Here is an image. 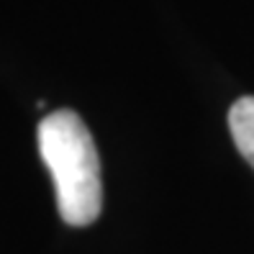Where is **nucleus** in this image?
I'll return each instance as SVG.
<instances>
[{"mask_svg":"<svg viewBox=\"0 0 254 254\" xmlns=\"http://www.w3.org/2000/svg\"><path fill=\"white\" fill-rule=\"evenodd\" d=\"M39 154L54 180L59 216L69 226H90L103 208L100 159L85 121L54 111L39 124Z\"/></svg>","mask_w":254,"mask_h":254,"instance_id":"nucleus-1","label":"nucleus"},{"mask_svg":"<svg viewBox=\"0 0 254 254\" xmlns=\"http://www.w3.org/2000/svg\"><path fill=\"white\" fill-rule=\"evenodd\" d=\"M229 128L236 149L254 167V98H239L229 111Z\"/></svg>","mask_w":254,"mask_h":254,"instance_id":"nucleus-2","label":"nucleus"}]
</instances>
